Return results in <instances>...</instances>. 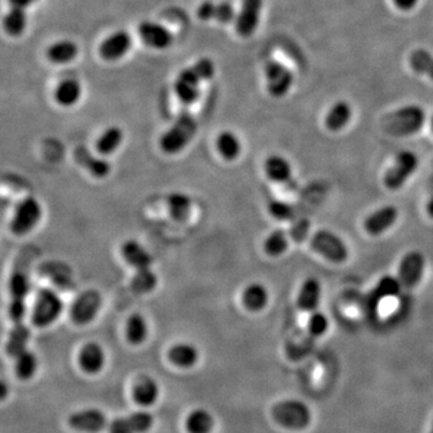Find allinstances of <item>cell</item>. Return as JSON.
<instances>
[{"label": "cell", "mask_w": 433, "mask_h": 433, "mask_svg": "<svg viewBox=\"0 0 433 433\" xmlns=\"http://www.w3.org/2000/svg\"><path fill=\"white\" fill-rule=\"evenodd\" d=\"M166 207L174 221L183 223L189 219L193 212V201L191 196L181 191H174L166 198Z\"/></svg>", "instance_id": "83f0119b"}, {"label": "cell", "mask_w": 433, "mask_h": 433, "mask_svg": "<svg viewBox=\"0 0 433 433\" xmlns=\"http://www.w3.org/2000/svg\"><path fill=\"white\" fill-rule=\"evenodd\" d=\"M426 213H427V216H429L431 219H433V196L429 200L427 205H426Z\"/></svg>", "instance_id": "7dc6e473"}, {"label": "cell", "mask_w": 433, "mask_h": 433, "mask_svg": "<svg viewBox=\"0 0 433 433\" xmlns=\"http://www.w3.org/2000/svg\"><path fill=\"white\" fill-rule=\"evenodd\" d=\"M82 88L76 80H64L57 85L55 90V102L62 106L69 107L75 105L81 98Z\"/></svg>", "instance_id": "d6a6232c"}, {"label": "cell", "mask_w": 433, "mask_h": 433, "mask_svg": "<svg viewBox=\"0 0 433 433\" xmlns=\"http://www.w3.org/2000/svg\"><path fill=\"white\" fill-rule=\"evenodd\" d=\"M157 273L152 270V268L135 270V273L130 282L132 290L136 295H146V294L152 293L154 289L157 288Z\"/></svg>", "instance_id": "e575fe53"}, {"label": "cell", "mask_w": 433, "mask_h": 433, "mask_svg": "<svg viewBox=\"0 0 433 433\" xmlns=\"http://www.w3.org/2000/svg\"><path fill=\"white\" fill-rule=\"evenodd\" d=\"M322 298V284L315 277L307 278L302 283L298 295V307L303 312H315Z\"/></svg>", "instance_id": "d4e9b609"}, {"label": "cell", "mask_w": 433, "mask_h": 433, "mask_svg": "<svg viewBox=\"0 0 433 433\" xmlns=\"http://www.w3.org/2000/svg\"><path fill=\"white\" fill-rule=\"evenodd\" d=\"M392 1L399 9L404 10V11L414 9L419 3V0H392Z\"/></svg>", "instance_id": "f6af8a7d"}, {"label": "cell", "mask_w": 433, "mask_h": 433, "mask_svg": "<svg viewBox=\"0 0 433 433\" xmlns=\"http://www.w3.org/2000/svg\"><path fill=\"white\" fill-rule=\"evenodd\" d=\"M352 117V109L345 100H338L332 105L325 116V128L332 132H341L347 127Z\"/></svg>", "instance_id": "484cf974"}, {"label": "cell", "mask_w": 433, "mask_h": 433, "mask_svg": "<svg viewBox=\"0 0 433 433\" xmlns=\"http://www.w3.org/2000/svg\"><path fill=\"white\" fill-rule=\"evenodd\" d=\"M132 399L141 407H149L157 402L160 396V387L157 380L149 376H141L136 379L132 389Z\"/></svg>", "instance_id": "d6986e66"}, {"label": "cell", "mask_w": 433, "mask_h": 433, "mask_svg": "<svg viewBox=\"0 0 433 433\" xmlns=\"http://www.w3.org/2000/svg\"><path fill=\"white\" fill-rule=\"evenodd\" d=\"M399 216V209L395 206H383L366 218L364 221V229L371 236H380L395 226Z\"/></svg>", "instance_id": "9a60e30c"}, {"label": "cell", "mask_w": 433, "mask_h": 433, "mask_svg": "<svg viewBox=\"0 0 433 433\" xmlns=\"http://www.w3.org/2000/svg\"><path fill=\"white\" fill-rule=\"evenodd\" d=\"M68 424L78 432L98 433L106 429L109 420L106 414L98 408H85L70 414Z\"/></svg>", "instance_id": "8fae6325"}, {"label": "cell", "mask_w": 433, "mask_h": 433, "mask_svg": "<svg viewBox=\"0 0 433 433\" xmlns=\"http://www.w3.org/2000/svg\"><path fill=\"white\" fill-rule=\"evenodd\" d=\"M30 336H32V332H30V329L27 327L26 324H13V329L9 332L8 342H6L8 355L16 359L20 354L27 350Z\"/></svg>", "instance_id": "f1b7e54d"}, {"label": "cell", "mask_w": 433, "mask_h": 433, "mask_svg": "<svg viewBox=\"0 0 433 433\" xmlns=\"http://www.w3.org/2000/svg\"><path fill=\"white\" fill-rule=\"evenodd\" d=\"M75 159L85 171H88L90 176H93L95 179H105L110 174V162L102 156L100 157L94 156L88 149H83V147H80L75 151Z\"/></svg>", "instance_id": "603a6c76"}, {"label": "cell", "mask_w": 433, "mask_h": 433, "mask_svg": "<svg viewBox=\"0 0 433 433\" xmlns=\"http://www.w3.org/2000/svg\"><path fill=\"white\" fill-rule=\"evenodd\" d=\"M426 259L419 251L408 252L401 259L399 266V280L404 288H415L424 276Z\"/></svg>", "instance_id": "7c38bea8"}, {"label": "cell", "mask_w": 433, "mask_h": 433, "mask_svg": "<svg viewBox=\"0 0 433 433\" xmlns=\"http://www.w3.org/2000/svg\"><path fill=\"white\" fill-rule=\"evenodd\" d=\"M268 211L277 221H289L295 214L293 206L287 204L282 200H271L268 201Z\"/></svg>", "instance_id": "7bdbcfd3"}, {"label": "cell", "mask_w": 433, "mask_h": 433, "mask_svg": "<svg viewBox=\"0 0 433 433\" xmlns=\"http://www.w3.org/2000/svg\"><path fill=\"white\" fill-rule=\"evenodd\" d=\"M123 139V130L121 128L116 125L107 128L106 130L99 136L98 140L95 141V149L100 156H110L121 147Z\"/></svg>", "instance_id": "1f68e13d"}, {"label": "cell", "mask_w": 433, "mask_h": 433, "mask_svg": "<svg viewBox=\"0 0 433 433\" xmlns=\"http://www.w3.org/2000/svg\"><path fill=\"white\" fill-rule=\"evenodd\" d=\"M121 254L124 261L135 270L152 268L153 256L136 240H127L121 246Z\"/></svg>", "instance_id": "ffe728a7"}, {"label": "cell", "mask_w": 433, "mask_h": 433, "mask_svg": "<svg viewBox=\"0 0 433 433\" xmlns=\"http://www.w3.org/2000/svg\"><path fill=\"white\" fill-rule=\"evenodd\" d=\"M307 330L313 337H322L329 330V319L322 312H313L310 317Z\"/></svg>", "instance_id": "ee69618b"}, {"label": "cell", "mask_w": 433, "mask_h": 433, "mask_svg": "<svg viewBox=\"0 0 433 433\" xmlns=\"http://www.w3.org/2000/svg\"><path fill=\"white\" fill-rule=\"evenodd\" d=\"M419 157L412 151H402L383 177L384 187L391 191H399L419 167Z\"/></svg>", "instance_id": "ba28073f"}, {"label": "cell", "mask_w": 433, "mask_h": 433, "mask_svg": "<svg viewBox=\"0 0 433 433\" xmlns=\"http://www.w3.org/2000/svg\"><path fill=\"white\" fill-rule=\"evenodd\" d=\"M214 75V64L208 58H201L191 68L181 71L174 81V93L179 102L186 106L195 104L200 98V83L212 78Z\"/></svg>", "instance_id": "6da1fadb"}, {"label": "cell", "mask_w": 433, "mask_h": 433, "mask_svg": "<svg viewBox=\"0 0 433 433\" xmlns=\"http://www.w3.org/2000/svg\"><path fill=\"white\" fill-rule=\"evenodd\" d=\"M149 327L147 320L140 313H134L128 318L125 324V337L132 345H140L149 337Z\"/></svg>", "instance_id": "4dcf8cb0"}, {"label": "cell", "mask_w": 433, "mask_h": 433, "mask_svg": "<svg viewBox=\"0 0 433 433\" xmlns=\"http://www.w3.org/2000/svg\"><path fill=\"white\" fill-rule=\"evenodd\" d=\"M27 27L26 9L21 8H11L9 13L5 15L4 28L8 34L11 36L21 35Z\"/></svg>", "instance_id": "f35d334b"}, {"label": "cell", "mask_w": 433, "mask_h": 433, "mask_svg": "<svg viewBox=\"0 0 433 433\" xmlns=\"http://www.w3.org/2000/svg\"><path fill=\"white\" fill-rule=\"evenodd\" d=\"M270 301V294L265 285L258 282H253L247 285L242 293L243 306L247 310L256 313L268 306Z\"/></svg>", "instance_id": "4316f807"}, {"label": "cell", "mask_w": 433, "mask_h": 433, "mask_svg": "<svg viewBox=\"0 0 433 433\" xmlns=\"http://www.w3.org/2000/svg\"><path fill=\"white\" fill-rule=\"evenodd\" d=\"M36 0H9L10 4L13 8H21V9H26L32 4H34Z\"/></svg>", "instance_id": "bcb514c9"}, {"label": "cell", "mask_w": 433, "mask_h": 433, "mask_svg": "<svg viewBox=\"0 0 433 433\" xmlns=\"http://www.w3.org/2000/svg\"><path fill=\"white\" fill-rule=\"evenodd\" d=\"M132 43L130 34L124 30H119L102 41L99 47V53L105 60H121L130 50Z\"/></svg>", "instance_id": "ac0fdd59"}, {"label": "cell", "mask_w": 433, "mask_h": 433, "mask_svg": "<svg viewBox=\"0 0 433 433\" xmlns=\"http://www.w3.org/2000/svg\"><path fill=\"white\" fill-rule=\"evenodd\" d=\"M429 433H433V421L432 425H431V429H429Z\"/></svg>", "instance_id": "f907efd6"}, {"label": "cell", "mask_w": 433, "mask_h": 433, "mask_svg": "<svg viewBox=\"0 0 433 433\" xmlns=\"http://www.w3.org/2000/svg\"><path fill=\"white\" fill-rule=\"evenodd\" d=\"M310 248L330 263H343L348 260L349 248L338 235L330 230H318L310 241Z\"/></svg>", "instance_id": "52a82bcc"}, {"label": "cell", "mask_w": 433, "mask_h": 433, "mask_svg": "<svg viewBox=\"0 0 433 433\" xmlns=\"http://www.w3.org/2000/svg\"><path fill=\"white\" fill-rule=\"evenodd\" d=\"M401 282L399 277L384 276L380 278L378 284L376 287V293L378 294L379 298H390L399 295L401 290Z\"/></svg>", "instance_id": "b9f144b4"}, {"label": "cell", "mask_w": 433, "mask_h": 433, "mask_svg": "<svg viewBox=\"0 0 433 433\" xmlns=\"http://www.w3.org/2000/svg\"><path fill=\"white\" fill-rule=\"evenodd\" d=\"M167 359L172 365L179 369H191L198 364L200 359L199 349L194 344L179 342L169 349Z\"/></svg>", "instance_id": "cb8c5ba5"}, {"label": "cell", "mask_w": 433, "mask_h": 433, "mask_svg": "<svg viewBox=\"0 0 433 433\" xmlns=\"http://www.w3.org/2000/svg\"><path fill=\"white\" fill-rule=\"evenodd\" d=\"M198 16L202 21H216L219 23H231L236 21L238 13L234 6L230 3H213V1H204L198 9Z\"/></svg>", "instance_id": "44dd1931"}, {"label": "cell", "mask_w": 433, "mask_h": 433, "mask_svg": "<svg viewBox=\"0 0 433 433\" xmlns=\"http://www.w3.org/2000/svg\"><path fill=\"white\" fill-rule=\"evenodd\" d=\"M431 129H432V132H433V116H432V118H431Z\"/></svg>", "instance_id": "681fc988"}, {"label": "cell", "mask_w": 433, "mask_h": 433, "mask_svg": "<svg viewBox=\"0 0 433 433\" xmlns=\"http://www.w3.org/2000/svg\"><path fill=\"white\" fill-rule=\"evenodd\" d=\"M426 122V114L419 105H407L384 116L382 128L391 136H412L420 132Z\"/></svg>", "instance_id": "7a4b0ae2"}, {"label": "cell", "mask_w": 433, "mask_h": 433, "mask_svg": "<svg viewBox=\"0 0 433 433\" xmlns=\"http://www.w3.org/2000/svg\"><path fill=\"white\" fill-rule=\"evenodd\" d=\"M409 64L413 71L426 75L433 81V55L426 50H416L409 57Z\"/></svg>", "instance_id": "60d3db41"}, {"label": "cell", "mask_w": 433, "mask_h": 433, "mask_svg": "<svg viewBox=\"0 0 433 433\" xmlns=\"http://www.w3.org/2000/svg\"><path fill=\"white\" fill-rule=\"evenodd\" d=\"M154 418L146 411L119 416L109 424L110 433H146L153 427Z\"/></svg>", "instance_id": "4fadbf2b"}, {"label": "cell", "mask_w": 433, "mask_h": 433, "mask_svg": "<svg viewBox=\"0 0 433 433\" xmlns=\"http://www.w3.org/2000/svg\"><path fill=\"white\" fill-rule=\"evenodd\" d=\"M106 362V354L100 344L88 342L78 352V365L85 373L97 374L102 372Z\"/></svg>", "instance_id": "e0dca14e"}, {"label": "cell", "mask_w": 433, "mask_h": 433, "mask_svg": "<svg viewBox=\"0 0 433 433\" xmlns=\"http://www.w3.org/2000/svg\"><path fill=\"white\" fill-rule=\"evenodd\" d=\"M272 416L285 429H302L310 425V408L298 399H285L272 408Z\"/></svg>", "instance_id": "8992f818"}, {"label": "cell", "mask_w": 433, "mask_h": 433, "mask_svg": "<svg viewBox=\"0 0 433 433\" xmlns=\"http://www.w3.org/2000/svg\"><path fill=\"white\" fill-rule=\"evenodd\" d=\"M265 174L272 182L289 184L293 179V167L287 158L280 154H272L263 163Z\"/></svg>", "instance_id": "7402d4cb"}, {"label": "cell", "mask_w": 433, "mask_h": 433, "mask_svg": "<svg viewBox=\"0 0 433 433\" xmlns=\"http://www.w3.org/2000/svg\"><path fill=\"white\" fill-rule=\"evenodd\" d=\"M139 34L147 46L163 50L174 43V35L166 27L156 22H142L139 26Z\"/></svg>", "instance_id": "2e32d148"}, {"label": "cell", "mask_w": 433, "mask_h": 433, "mask_svg": "<svg viewBox=\"0 0 433 433\" xmlns=\"http://www.w3.org/2000/svg\"><path fill=\"white\" fill-rule=\"evenodd\" d=\"M263 0H242L241 9L235 21L238 35L248 38L254 33L259 25Z\"/></svg>", "instance_id": "5bb4252c"}, {"label": "cell", "mask_w": 433, "mask_h": 433, "mask_svg": "<svg viewBox=\"0 0 433 433\" xmlns=\"http://www.w3.org/2000/svg\"><path fill=\"white\" fill-rule=\"evenodd\" d=\"M216 147L219 156L228 162H233L235 159H238L242 151V144L238 136L230 130H224L218 135Z\"/></svg>", "instance_id": "f546056e"}, {"label": "cell", "mask_w": 433, "mask_h": 433, "mask_svg": "<svg viewBox=\"0 0 433 433\" xmlns=\"http://www.w3.org/2000/svg\"><path fill=\"white\" fill-rule=\"evenodd\" d=\"M266 88L273 98H283L293 87L294 74L284 64L268 60L265 65Z\"/></svg>", "instance_id": "30bf717a"}, {"label": "cell", "mask_w": 433, "mask_h": 433, "mask_svg": "<svg viewBox=\"0 0 433 433\" xmlns=\"http://www.w3.org/2000/svg\"><path fill=\"white\" fill-rule=\"evenodd\" d=\"M30 290V283L26 273L13 272L9 280V291L11 301L26 302Z\"/></svg>", "instance_id": "ab89813d"}, {"label": "cell", "mask_w": 433, "mask_h": 433, "mask_svg": "<svg viewBox=\"0 0 433 433\" xmlns=\"http://www.w3.org/2000/svg\"><path fill=\"white\" fill-rule=\"evenodd\" d=\"M77 53L78 48L76 43L70 40H62L48 47L47 58L51 60L52 63L65 64L75 60Z\"/></svg>", "instance_id": "d590c367"}, {"label": "cell", "mask_w": 433, "mask_h": 433, "mask_svg": "<svg viewBox=\"0 0 433 433\" xmlns=\"http://www.w3.org/2000/svg\"><path fill=\"white\" fill-rule=\"evenodd\" d=\"M6 390H8V387H6V384L4 382L1 383V387H0V395H1V399H4L5 396H6Z\"/></svg>", "instance_id": "c3c4849f"}, {"label": "cell", "mask_w": 433, "mask_h": 433, "mask_svg": "<svg viewBox=\"0 0 433 433\" xmlns=\"http://www.w3.org/2000/svg\"><path fill=\"white\" fill-rule=\"evenodd\" d=\"M288 247V235L284 230L282 229L272 231L271 234L268 235L263 241V251L271 258H277V256L284 254Z\"/></svg>", "instance_id": "74e56055"}, {"label": "cell", "mask_w": 433, "mask_h": 433, "mask_svg": "<svg viewBox=\"0 0 433 433\" xmlns=\"http://www.w3.org/2000/svg\"><path fill=\"white\" fill-rule=\"evenodd\" d=\"M102 295L94 289H88L80 294L72 302L70 317L76 325H87L97 318L102 310Z\"/></svg>", "instance_id": "9c48e42d"}, {"label": "cell", "mask_w": 433, "mask_h": 433, "mask_svg": "<svg viewBox=\"0 0 433 433\" xmlns=\"http://www.w3.org/2000/svg\"><path fill=\"white\" fill-rule=\"evenodd\" d=\"M39 361L34 352L27 349L15 359V373L21 380H29L38 371Z\"/></svg>", "instance_id": "8d00e7d4"}, {"label": "cell", "mask_w": 433, "mask_h": 433, "mask_svg": "<svg viewBox=\"0 0 433 433\" xmlns=\"http://www.w3.org/2000/svg\"><path fill=\"white\" fill-rule=\"evenodd\" d=\"M198 132L195 117L187 110L179 112L170 129L159 139V147L166 154H177L187 147Z\"/></svg>", "instance_id": "3957f363"}, {"label": "cell", "mask_w": 433, "mask_h": 433, "mask_svg": "<svg viewBox=\"0 0 433 433\" xmlns=\"http://www.w3.org/2000/svg\"><path fill=\"white\" fill-rule=\"evenodd\" d=\"M213 427L214 418L204 408H196L186 419V429L189 433H211Z\"/></svg>", "instance_id": "836d02e7"}, {"label": "cell", "mask_w": 433, "mask_h": 433, "mask_svg": "<svg viewBox=\"0 0 433 433\" xmlns=\"http://www.w3.org/2000/svg\"><path fill=\"white\" fill-rule=\"evenodd\" d=\"M43 218V206L34 196H26L18 201L10 221V230L16 236H25L36 228Z\"/></svg>", "instance_id": "277c9868"}, {"label": "cell", "mask_w": 433, "mask_h": 433, "mask_svg": "<svg viewBox=\"0 0 433 433\" xmlns=\"http://www.w3.org/2000/svg\"><path fill=\"white\" fill-rule=\"evenodd\" d=\"M63 310V300L60 295L52 289L43 288L36 294L32 312V323L40 329L50 327L60 319Z\"/></svg>", "instance_id": "5b68a950"}]
</instances>
